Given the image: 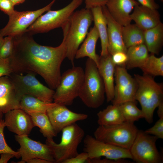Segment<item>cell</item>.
<instances>
[{"mask_svg":"<svg viewBox=\"0 0 163 163\" xmlns=\"http://www.w3.org/2000/svg\"><path fill=\"white\" fill-rule=\"evenodd\" d=\"M32 35L25 32L14 37L13 52L9 58L13 73L37 74L50 88L56 89L61 77L62 63L66 57L65 39L53 47L38 44Z\"/></svg>","mask_w":163,"mask_h":163,"instance_id":"1","label":"cell"},{"mask_svg":"<svg viewBox=\"0 0 163 163\" xmlns=\"http://www.w3.org/2000/svg\"><path fill=\"white\" fill-rule=\"evenodd\" d=\"M93 21L91 9L85 8L75 11L69 21L62 27L66 44V58L73 66L76 52Z\"/></svg>","mask_w":163,"mask_h":163,"instance_id":"2","label":"cell"},{"mask_svg":"<svg viewBox=\"0 0 163 163\" xmlns=\"http://www.w3.org/2000/svg\"><path fill=\"white\" fill-rule=\"evenodd\" d=\"M134 78L137 85L135 100L141 106L144 118L151 124L155 110L163 102V84L156 82L152 76L146 74H134Z\"/></svg>","mask_w":163,"mask_h":163,"instance_id":"3","label":"cell"},{"mask_svg":"<svg viewBox=\"0 0 163 163\" xmlns=\"http://www.w3.org/2000/svg\"><path fill=\"white\" fill-rule=\"evenodd\" d=\"M84 81L78 97L88 107L97 108L105 100V90L103 79L95 62L88 58L85 62Z\"/></svg>","mask_w":163,"mask_h":163,"instance_id":"4","label":"cell"},{"mask_svg":"<svg viewBox=\"0 0 163 163\" xmlns=\"http://www.w3.org/2000/svg\"><path fill=\"white\" fill-rule=\"evenodd\" d=\"M61 132L59 143H56L53 139H46V141L52 149L56 163H63L77 155L78 146L85 135L84 130L76 123L65 127Z\"/></svg>","mask_w":163,"mask_h":163,"instance_id":"5","label":"cell"},{"mask_svg":"<svg viewBox=\"0 0 163 163\" xmlns=\"http://www.w3.org/2000/svg\"><path fill=\"white\" fill-rule=\"evenodd\" d=\"M138 129L133 123L125 121L122 124L99 125L94 132V137L105 143L129 150Z\"/></svg>","mask_w":163,"mask_h":163,"instance_id":"6","label":"cell"},{"mask_svg":"<svg viewBox=\"0 0 163 163\" xmlns=\"http://www.w3.org/2000/svg\"><path fill=\"white\" fill-rule=\"evenodd\" d=\"M85 72L80 66L73 67L61 75L59 84L56 89L53 101L56 104L70 105L78 97L83 84Z\"/></svg>","mask_w":163,"mask_h":163,"instance_id":"7","label":"cell"},{"mask_svg":"<svg viewBox=\"0 0 163 163\" xmlns=\"http://www.w3.org/2000/svg\"><path fill=\"white\" fill-rule=\"evenodd\" d=\"M83 0H72L68 5L57 10L47 11L40 15L26 30L25 32L32 35L47 32L59 27H62L69 21L75 10L82 4Z\"/></svg>","mask_w":163,"mask_h":163,"instance_id":"8","label":"cell"},{"mask_svg":"<svg viewBox=\"0 0 163 163\" xmlns=\"http://www.w3.org/2000/svg\"><path fill=\"white\" fill-rule=\"evenodd\" d=\"M19 100L24 95L34 97L45 102L52 103L55 91L41 83L34 73L21 75L15 73L9 76Z\"/></svg>","mask_w":163,"mask_h":163,"instance_id":"9","label":"cell"},{"mask_svg":"<svg viewBox=\"0 0 163 163\" xmlns=\"http://www.w3.org/2000/svg\"><path fill=\"white\" fill-rule=\"evenodd\" d=\"M158 139L139 130L129 150L133 159L139 163H162V157L156 145Z\"/></svg>","mask_w":163,"mask_h":163,"instance_id":"10","label":"cell"},{"mask_svg":"<svg viewBox=\"0 0 163 163\" xmlns=\"http://www.w3.org/2000/svg\"><path fill=\"white\" fill-rule=\"evenodd\" d=\"M56 0H53L46 6L35 11L15 10L9 16L8 21L5 26L0 30V34L3 37H14L24 33L40 15L50 10Z\"/></svg>","mask_w":163,"mask_h":163,"instance_id":"11","label":"cell"},{"mask_svg":"<svg viewBox=\"0 0 163 163\" xmlns=\"http://www.w3.org/2000/svg\"><path fill=\"white\" fill-rule=\"evenodd\" d=\"M83 142L84 152L88 153L89 159L104 157L113 159H133L129 150L105 143L89 135L84 138Z\"/></svg>","mask_w":163,"mask_h":163,"instance_id":"12","label":"cell"},{"mask_svg":"<svg viewBox=\"0 0 163 163\" xmlns=\"http://www.w3.org/2000/svg\"><path fill=\"white\" fill-rule=\"evenodd\" d=\"M115 85L113 104H119L127 101H136L137 82L124 66H116L114 73Z\"/></svg>","mask_w":163,"mask_h":163,"instance_id":"13","label":"cell"},{"mask_svg":"<svg viewBox=\"0 0 163 163\" xmlns=\"http://www.w3.org/2000/svg\"><path fill=\"white\" fill-rule=\"evenodd\" d=\"M28 136L15 135L16 140L20 147L18 152L21 158V161L18 163H25L30 159L38 158L55 163L52 149L49 145L34 140Z\"/></svg>","mask_w":163,"mask_h":163,"instance_id":"14","label":"cell"},{"mask_svg":"<svg viewBox=\"0 0 163 163\" xmlns=\"http://www.w3.org/2000/svg\"><path fill=\"white\" fill-rule=\"evenodd\" d=\"M66 106L56 104L49 108L46 112L57 134L65 127L77 122L86 120L88 117L86 114L73 112Z\"/></svg>","mask_w":163,"mask_h":163,"instance_id":"15","label":"cell"},{"mask_svg":"<svg viewBox=\"0 0 163 163\" xmlns=\"http://www.w3.org/2000/svg\"><path fill=\"white\" fill-rule=\"evenodd\" d=\"M5 126L19 136H28L35 127L30 116L21 109L10 110L5 114Z\"/></svg>","mask_w":163,"mask_h":163,"instance_id":"16","label":"cell"},{"mask_svg":"<svg viewBox=\"0 0 163 163\" xmlns=\"http://www.w3.org/2000/svg\"><path fill=\"white\" fill-rule=\"evenodd\" d=\"M102 8L107 22L108 53L111 56L118 52L126 53L127 48L123 39L122 26L113 18L105 5L102 6Z\"/></svg>","mask_w":163,"mask_h":163,"instance_id":"17","label":"cell"},{"mask_svg":"<svg viewBox=\"0 0 163 163\" xmlns=\"http://www.w3.org/2000/svg\"><path fill=\"white\" fill-rule=\"evenodd\" d=\"M139 4L136 0H108L105 6L113 18L123 26L131 23V12Z\"/></svg>","mask_w":163,"mask_h":163,"instance_id":"18","label":"cell"},{"mask_svg":"<svg viewBox=\"0 0 163 163\" xmlns=\"http://www.w3.org/2000/svg\"><path fill=\"white\" fill-rule=\"evenodd\" d=\"M133 10L130 14L132 20L144 31L155 27L161 22L157 9L139 4Z\"/></svg>","mask_w":163,"mask_h":163,"instance_id":"19","label":"cell"},{"mask_svg":"<svg viewBox=\"0 0 163 163\" xmlns=\"http://www.w3.org/2000/svg\"><path fill=\"white\" fill-rule=\"evenodd\" d=\"M116 66L112 61V56L109 53L105 56H100L97 67L104 82L107 101L108 102L112 101L114 98Z\"/></svg>","mask_w":163,"mask_h":163,"instance_id":"20","label":"cell"},{"mask_svg":"<svg viewBox=\"0 0 163 163\" xmlns=\"http://www.w3.org/2000/svg\"><path fill=\"white\" fill-rule=\"evenodd\" d=\"M19 108L20 101L10 78L8 76H2L0 78V111L5 114Z\"/></svg>","mask_w":163,"mask_h":163,"instance_id":"21","label":"cell"},{"mask_svg":"<svg viewBox=\"0 0 163 163\" xmlns=\"http://www.w3.org/2000/svg\"><path fill=\"white\" fill-rule=\"evenodd\" d=\"M99 38L98 31L94 25L91 28L82 45L77 50L75 59H79L87 57L93 60L98 67L100 56L96 54L95 48Z\"/></svg>","mask_w":163,"mask_h":163,"instance_id":"22","label":"cell"},{"mask_svg":"<svg viewBox=\"0 0 163 163\" xmlns=\"http://www.w3.org/2000/svg\"><path fill=\"white\" fill-rule=\"evenodd\" d=\"M91 11L94 25L98 31L101 42V56H105L108 54L107 50L108 35L107 20L103 13L102 7L92 8Z\"/></svg>","mask_w":163,"mask_h":163,"instance_id":"23","label":"cell"},{"mask_svg":"<svg viewBox=\"0 0 163 163\" xmlns=\"http://www.w3.org/2000/svg\"><path fill=\"white\" fill-rule=\"evenodd\" d=\"M99 125L110 126L122 124L125 122L120 104L108 106L97 114Z\"/></svg>","mask_w":163,"mask_h":163,"instance_id":"24","label":"cell"},{"mask_svg":"<svg viewBox=\"0 0 163 163\" xmlns=\"http://www.w3.org/2000/svg\"><path fill=\"white\" fill-rule=\"evenodd\" d=\"M145 43L149 52L158 54L163 44V24L161 22L155 27L144 31Z\"/></svg>","mask_w":163,"mask_h":163,"instance_id":"25","label":"cell"},{"mask_svg":"<svg viewBox=\"0 0 163 163\" xmlns=\"http://www.w3.org/2000/svg\"><path fill=\"white\" fill-rule=\"evenodd\" d=\"M145 44H142L130 46L127 49V60L125 64L127 69L140 68L149 56Z\"/></svg>","mask_w":163,"mask_h":163,"instance_id":"26","label":"cell"},{"mask_svg":"<svg viewBox=\"0 0 163 163\" xmlns=\"http://www.w3.org/2000/svg\"><path fill=\"white\" fill-rule=\"evenodd\" d=\"M56 104L54 102H45L34 97L27 94L23 95L20 101V108L27 113H46L49 108Z\"/></svg>","mask_w":163,"mask_h":163,"instance_id":"27","label":"cell"},{"mask_svg":"<svg viewBox=\"0 0 163 163\" xmlns=\"http://www.w3.org/2000/svg\"><path fill=\"white\" fill-rule=\"evenodd\" d=\"M122 36L126 47L145 43L144 31L136 24L122 26Z\"/></svg>","mask_w":163,"mask_h":163,"instance_id":"28","label":"cell"},{"mask_svg":"<svg viewBox=\"0 0 163 163\" xmlns=\"http://www.w3.org/2000/svg\"><path fill=\"white\" fill-rule=\"evenodd\" d=\"M31 116L35 126L40 129V131L47 139H53L57 134L54 130L46 113L34 112L28 113Z\"/></svg>","mask_w":163,"mask_h":163,"instance_id":"29","label":"cell"},{"mask_svg":"<svg viewBox=\"0 0 163 163\" xmlns=\"http://www.w3.org/2000/svg\"><path fill=\"white\" fill-rule=\"evenodd\" d=\"M140 68L143 72L144 74L152 76H163V56L157 57L154 54L149 55Z\"/></svg>","mask_w":163,"mask_h":163,"instance_id":"30","label":"cell"},{"mask_svg":"<svg viewBox=\"0 0 163 163\" xmlns=\"http://www.w3.org/2000/svg\"><path fill=\"white\" fill-rule=\"evenodd\" d=\"M136 101H127L120 104L125 121L133 123L144 118L141 110L136 106Z\"/></svg>","mask_w":163,"mask_h":163,"instance_id":"31","label":"cell"},{"mask_svg":"<svg viewBox=\"0 0 163 163\" xmlns=\"http://www.w3.org/2000/svg\"><path fill=\"white\" fill-rule=\"evenodd\" d=\"M14 48V37L9 36L4 38V43L0 50V58H10L13 54Z\"/></svg>","mask_w":163,"mask_h":163,"instance_id":"32","label":"cell"},{"mask_svg":"<svg viewBox=\"0 0 163 163\" xmlns=\"http://www.w3.org/2000/svg\"><path fill=\"white\" fill-rule=\"evenodd\" d=\"M5 127L4 120H2L0 122V154L5 153H10L14 155L16 158H18L21 157L18 152H15L11 149L5 141L4 133Z\"/></svg>","mask_w":163,"mask_h":163,"instance_id":"33","label":"cell"},{"mask_svg":"<svg viewBox=\"0 0 163 163\" xmlns=\"http://www.w3.org/2000/svg\"><path fill=\"white\" fill-rule=\"evenodd\" d=\"M148 134L157 137L158 139H163V118H160L154 126L144 131Z\"/></svg>","mask_w":163,"mask_h":163,"instance_id":"34","label":"cell"},{"mask_svg":"<svg viewBox=\"0 0 163 163\" xmlns=\"http://www.w3.org/2000/svg\"><path fill=\"white\" fill-rule=\"evenodd\" d=\"M13 71L9 59L0 58V78L4 76H9Z\"/></svg>","mask_w":163,"mask_h":163,"instance_id":"35","label":"cell"},{"mask_svg":"<svg viewBox=\"0 0 163 163\" xmlns=\"http://www.w3.org/2000/svg\"><path fill=\"white\" fill-rule=\"evenodd\" d=\"M112 59L114 64L118 66L125 65L127 60L126 53L123 52H118L112 55Z\"/></svg>","mask_w":163,"mask_h":163,"instance_id":"36","label":"cell"},{"mask_svg":"<svg viewBox=\"0 0 163 163\" xmlns=\"http://www.w3.org/2000/svg\"><path fill=\"white\" fill-rule=\"evenodd\" d=\"M14 6L10 0H0V10L8 16L15 10L14 9Z\"/></svg>","mask_w":163,"mask_h":163,"instance_id":"37","label":"cell"},{"mask_svg":"<svg viewBox=\"0 0 163 163\" xmlns=\"http://www.w3.org/2000/svg\"><path fill=\"white\" fill-rule=\"evenodd\" d=\"M100 158L88 159L86 162L89 163H128L131 162L130 161L125 160V159H113L106 158L101 159Z\"/></svg>","mask_w":163,"mask_h":163,"instance_id":"38","label":"cell"},{"mask_svg":"<svg viewBox=\"0 0 163 163\" xmlns=\"http://www.w3.org/2000/svg\"><path fill=\"white\" fill-rule=\"evenodd\" d=\"M88 158V153L84 152L78 153L74 157L66 160L63 163H84L86 162Z\"/></svg>","mask_w":163,"mask_h":163,"instance_id":"39","label":"cell"},{"mask_svg":"<svg viewBox=\"0 0 163 163\" xmlns=\"http://www.w3.org/2000/svg\"><path fill=\"white\" fill-rule=\"evenodd\" d=\"M85 4V8L91 9L97 6L102 7L105 5L108 0H84Z\"/></svg>","mask_w":163,"mask_h":163,"instance_id":"40","label":"cell"},{"mask_svg":"<svg viewBox=\"0 0 163 163\" xmlns=\"http://www.w3.org/2000/svg\"><path fill=\"white\" fill-rule=\"evenodd\" d=\"M141 5L150 8L157 9L159 8V5L156 2L155 0H137Z\"/></svg>","mask_w":163,"mask_h":163,"instance_id":"41","label":"cell"},{"mask_svg":"<svg viewBox=\"0 0 163 163\" xmlns=\"http://www.w3.org/2000/svg\"><path fill=\"white\" fill-rule=\"evenodd\" d=\"M15 157V156L8 153H5L0 154V163H6L12 158Z\"/></svg>","mask_w":163,"mask_h":163,"instance_id":"42","label":"cell"},{"mask_svg":"<svg viewBox=\"0 0 163 163\" xmlns=\"http://www.w3.org/2000/svg\"><path fill=\"white\" fill-rule=\"evenodd\" d=\"M27 163H51L46 160L38 158H35L27 161Z\"/></svg>","mask_w":163,"mask_h":163,"instance_id":"43","label":"cell"},{"mask_svg":"<svg viewBox=\"0 0 163 163\" xmlns=\"http://www.w3.org/2000/svg\"><path fill=\"white\" fill-rule=\"evenodd\" d=\"M157 113L159 118H163V102H161L158 106Z\"/></svg>","mask_w":163,"mask_h":163,"instance_id":"44","label":"cell"},{"mask_svg":"<svg viewBox=\"0 0 163 163\" xmlns=\"http://www.w3.org/2000/svg\"><path fill=\"white\" fill-rule=\"evenodd\" d=\"M15 6L23 3L26 0H10Z\"/></svg>","mask_w":163,"mask_h":163,"instance_id":"45","label":"cell"},{"mask_svg":"<svg viewBox=\"0 0 163 163\" xmlns=\"http://www.w3.org/2000/svg\"><path fill=\"white\" fill-rule=\"evenodd\" d=\"M3 36L0 34V50L4 42V38Z\"/></svg>","mask_w":163,"mask_h":163,"instance_id":"46","label":"cell"},{"mask_svg":"<svg viewBox=\"0 0 163 163\" xmlns=\"http://www.w3.org/2000/svg\"><path fill=\"white\" fill-rule=\"evenodd\" d=\"M3 113L0 111V122L2 120Z\"/></svg>","mask_w":163,"mask_h":163,"instance_id":"47","label":"cell"},{"mask_svg":"<svg viewBox=\"0 0 163 163\" xmlns=\"http://www.w3.org/2000/svg\"><path fill=\"white\" fill-rule=\"evenodd\" d=\"M160 1H161V2H163V0H159Z\"/></svg>","mask_w":163,"mask_h":163,"instance_id":"48","label":"cell"}]
</instances>
